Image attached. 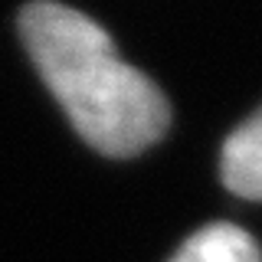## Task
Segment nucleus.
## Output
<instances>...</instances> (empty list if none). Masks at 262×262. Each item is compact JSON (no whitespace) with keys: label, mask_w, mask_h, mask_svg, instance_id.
I'll return each mask as SVG.
<instances>
[{"label":"nucleus","mask_w":262,"mask_h":262,"mask_svg":"<svg viewBox=\"0 0 262 262\" xmlns=\"http://www.w3.org/2000/svg\"><path fill=\"white\" fill-rule=\"evenodd\" d=\"M170 262H262L259 246L233 223H210L187 239Z\"/></svg>","instance_id":"7ed1b4c3"},{"label":"nucleus","mask_w":262,"mask_h":262,"mask_svg":"<svg viewBox=\"0 0 262 262\" xmlns=\"http://www.w3.org/2000/svg\"><path fill=\"white\" fill-rule=\"evenodd\" d=\"M20 33L36 72L95 151L131 158L161 141L170 125L167 98L121 59L92 16L56 0H33L20 13Z\"/></svg>","instance_id":"f257e3e1"},{"label":"nucleus","mask_w":262,"mask_h":262,"mask_svg":"<svg viewBox=\"0 0 262 262\" xmlns=\"http://www.w3.org/2000/svg\"><path fill=\"white\" fill-rule=\"evenodd\" d=\"M220 174L236 196L262 200V108L226 138Z\"/></svg>","instance_id":"f03ea898"}]
</instances>
